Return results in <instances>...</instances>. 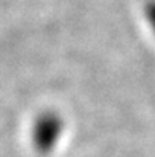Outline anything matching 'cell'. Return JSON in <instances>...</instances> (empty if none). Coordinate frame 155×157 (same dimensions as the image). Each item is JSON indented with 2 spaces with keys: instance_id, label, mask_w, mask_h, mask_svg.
<instances>
[{
  "instance_id": "cell-1",
  "label": "cell",
  "mask_w": 155,
  "mask_h": 157,
  "mask_svg": "<svg viewBox=\"0 0 155 157\" xmlns=\"http://www.w3.org/2000/svg\"><path fill=\"white\" fill-rule=\"evenodd\" d=\"M145 12H146V18H148V21H149L151 28L154 29V32H155V2L148 3V6H146Z\"/></svg>"
}]
</instances>
